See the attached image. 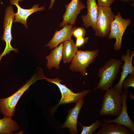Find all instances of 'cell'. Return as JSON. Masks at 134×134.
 Returning a JSON list of instances; mask_svg holds the SVG:
<instances>
[{
	"label": "cell",
	"mask_w": 134,
	"mask_h": 134,
	"mask_svg": "<svg viewBox=\"0 0 134 134\" xmlns=\"http://www.w3.org/2000/svg\"><path fill=\"white\" fill-rule=\"evenodd\" d=\"M121 1L126 2H128L132 1H133V0H119Z\"/></svg>",
	"instance_id": "26"
},
{
	"label": "cell",
	"mask_w": 134,
	"mask_h": 134,
	"mask_svg": "<svg viewBox=\"0 0 134 134\" xmlns=\"http://www.w3.org/2000/svg\"><path fill=\"white\" fill-rule=\"evenodd\" d=\"M101 123V129L94 134H134V133L126 126L115 123Z\"/></svg>",
	"instance_id": "16"
},
{
	"label": "cell",
	"mask_w": 134,
	"mask_h": 134,
	"mask_svg": "<svg viewBox=\"0 0 134 134\" xmlns=\"http://www.w3.org/2000/svg\"><path fill=\"white\" fill-rule=\"evenodd\" d=\"M131 22L130 19L123 18L119 12L115 15V18L112 23L110 32L108 36L109 39L112 38L116 39L113 46L115 50H120L123 34Z\"/></svg>",
	"instance_id": "7"
},
{
	"label": "cell",
	"mask_w": 134,
	"mask_h": 134,
	"mask_svg": "<svg viewBox=\"0 0 134 134\" xmlns=\"http://www.w3.org/2000/svg\"><path fill=\"white\" fill-rule=\"evenodd\" d=\"M89 38L88 37H81L76 38V46L78 47H80L84 45L87 42Z\"/></svg>",
	"instance_id": "23"
},
{
	"label": "cell",
	"mask_w": 134,
	"mask_h": 134,
	"mask_svg": "<svg viewBox=\"0 0 134 134\" xmlns=\"http://www.w3.org/2000/svg\"><path fill=\"white\" fill-rule=\"evenodd\" d=\"M86 31L83 27H81L76 28L73 31L72 35L76 38L81 37H85Z\"/></svg>",
	"instance_id": "22"
},
{
	"label": "cell",
	"mask_w": 134,
	"mask_h": 134,
	"mask_svg": "<svg viewBox=\"0 0 134 134\" xmlns=\"http://www.w3.org/2000/svg\"><path fill=\"white\" fill-rule=\"evenodd\" d=\"M129 91L128 89L123 91L121 94L122 100V108L119 115L113 119H105L103 123H114L124 125L134 133V122L129 117L127 112V100Z\"/></svg>",
	"instance_id": "10"
},
{
	"label": "cell",
	"mask_w": 134,
	"mask_h": 134,
	"mask_svg": "<svg viewBox=\"0 0 134 134\" xmlns=\"http://www.w3.org/2000/svg\"><path fill=\"white\" fill-rule=\"evenodd\" d=\"M134 56V52L132 51L131 53L129 49H127L126 54H122L121 55V58L124 62L123 65L121 67L122 70L118 82L113 87L121 94L123 91L122 85L124 80L129 74L134 75V67L132 64V60Z\"/></svg>",
	"instance_id": "11"
},
{
	"label": "cell",
	"mask_w": 134,
	"mask_h": 134,
	"mask_svg": "<svg viewBox=\"0 0 134 134\" xmlns=\"http://www.w3.org/2000/svg\"><path fill=\"white\" fill-rule=\"evenodd\" d=\"M103 97L100 115H111L117 117L122 108V100L121 93L113 87L105 91Z\"/></svg>",
	"instance_id": "3"
},
{
	"label": "cell",
	"mask_w": 134,
	"mask_h": 134,
	"mask_svg": "<svg viewBox=\"0 0 134 134\" xmlns=\"http://www.w3.org/2000/svg\"><path fill=\"white\" fill-rule=\"evenodd\" d=\"M84 102V100H80L76 103L75 106L69 110L66 120L61 128H67L71 134H76L78 131L77 128V118L80 110Z\"/></svg>",
	"instance_id": "13"
},
{
	"label": "cell",
	"mask_w": 134,
	"mask_h": 134,
	"mask_svg": "<svg viewBox=\"0 0 134 134\" xmlns=\"http://www.w3.org/2000/svg\"><path fill=\"white\" fill-rule=\"evenodd\" d=\"M129 87H134V75H128L123 80L122 88L124 90Z\"/></svg>",
	"instance_id": "21"
},
{
	"label": "cell",
	"mask_w": 134,
	"mask_h": 134,
	"mask_svg": "<svg viewBox=\"0 0 134 134\" xmlns=\"http://www.w3.org/2000/svg\"><path fill=\"white\" fill-rule=\"evenodd\" d=\"M19 127L11 117H5L0 119V133L12 134L13 132L18 130Z\"/></svg>",
	"instance_id": "19"
},
{
	"label": "cell",
	"mask_w": 134,
	"mask_h": 134,
	"mask_svg": "<svg viewBox=\"0 0 134 134\" xmlns=\"http://www.w3.org/2000/svg\"><path fill=\"white\" fill-rule=\"evenodd\" d=\"M96 0H87V13L81 16L83 25L86 28L91 26L95 31L97 24L98 12V5Z\"/></svg>",
	"instance_id": "14"
},
{
	"label": "cell",
	"mask_w": 134,
	"mask_h": 134,
	"mask_svg": "<svg viewBox=\"0 0 134 134\" xmlns=\"http://www.w3.org/2000/svg\"><path fill=\"white\" fill-rule=\"evenodd\" d=\"M129 97L131 100H134V96L132 94H130L129 95Z\"/></svg>",
	"instance_id": "27"
},
{
	"label": "cell",
	"mask_w": 134,
	"mask_h": 134,
	"mask_svg": "<svg viewBox=\"0 0 134 134\" xmlns=\"http://www.w3.org/2000/svg\"><path fill=\"white\" fill-rule=\"evenodd\" d=\"M98 5L110 7L115 0H97Z\"/></svg>",
	"instance_id": "24"
},
{
	"label": "cell",
	"mask_w": 134,
	"mask_h": 134,
	"mask_svg": "<svg viewBox=\"0 0 134 134\" xmlns=\"http://www.w3.org/2000/svg\"><path fill=\"white\" fill-rule=\"evenodd\" d=\"M82 128L81 134H92L100 126L101 122L98 120H97L91 125L86 126L83 125L81 123H78Z\"/></svg>",
	"instance_id": "20"
},
{
	"label": "cell",
	"mask_w": 134,
	"mask_h": 134,
	"mask_svg": "<svg viewBox=\"0 0 134 134\" xmlns=\"http://www.w3.org/2000/svg\"><path fill=\"white\" fill-rule=\"evenodd\" d=\"M45 79L50 83L56 84L59 89L62 95V97L60 102L52 109L53 112L55 111L60 104L76 103L80 100L83 99L84 97L91 91V90L88 89L80 93H74L65 85L61 84L60 82L62 80L60 79L59 78L50 79L45 77Z\"/></svg>",
	"instance_id": "6"
},
{
	"label": "cell",
	"mask_w": 134,
	"mask_h": 134,
	"mask_svg": "<svg viewBox=\"0 0 134 134\" xmlns=\"http://www.w3.org/2000/svg\"><path fill=\"white\" fill-rule=\"evenodd\" d=\"M63 43H62L46 56L47 61L46 66L48 70L53 67L58 69H60V64L63 58Z\"/></svg>",
	"instance_id": "17"
},
{
	"label": "cell",
	"mask_w": 134,
	"mask_h": 134,
	"mask_svg": "<svg viewBox=\"0 0 134 134\" xmlns=\"http://www.w3.org/2000/svg\"><path fill=\"white\" fill-rule=\"evenodd\" d=\"M14 14L12 6L9 5L7 7L5 10L3 26V34L2 37V40L5 42L6 46L4 51L0 55V61L3 56L9 54L11 51L19 52L17 49L13 48L11 44L12 39L11 29L12 23L14 22Z\"/></svg>",
	"instance_id": "8"
},
{
	"label": "cell",
	"mask_w": 134,
	"mask_h": 134,
	"mask_svg": "<svg viewBox=\"0 0 134 134\" xmlns=\"http://www.w3.org/2000/svg\"><path fill=\"white\" fill-rule=\"evenodd\" d=\"M66 11L63 16V21L61 23V27L69 24L74 25L77 17L81 10L86 8L81 0H72L68 4L65 6Z\"/></svg>",
	"instance_id": "9"
},
{
	"label": "cell",
	"mask_w": 134,
	"mask_h": 134,
	"mask_svg": "<svg viewBox=\"0 0 134 134\" xmlns=\"http://www.w3.org/2000/svg\"><path fill=\"white\" fill-rule=\"evenodd\" d=\"M122 64L121 60L111 58L107 61L98 71L99 83L94 89L106 91L112 87Z\"/></svg>",
	"instance_id": "2"
},
{
	"label": "cell",
	"mask_w": 134,
	"mask_h": 134,
	"mask_svg": "<svg viewBox=\"0 0 134 134\" xmlns=\"http://www.w3.org/2000/svg\"><path fill=\"white\" fill-rule=\"evenodd\" d=\"M11 4L15 5L17 8V12L14 13V22H18L23 24L26 28H28L27 19L28 17L34 12L41 11L44 10L45 8V5L39 7L38 4L34 5L32 7L29 9L22 8L19 4V1H22V0H10Z\"/></svg>",
	"instance_id": "12"
},
{
	"label": "cell",
	"mask_w": 134,
	"mask_h": 134,
	"mask_svg": "<svg viewBox=\"0 0 134 134\" xmlns=\"http://www.w3.org/2000/svg\"><path fill=\"white\" fill-rule=\"evenodd\" d=\"M99 53L98 49L78 50L71 61L69 69L71 71L80 73L83 76H86L87 74V67L94 62Z\"/></svg>",
	"instance_id": "4"
},
{
	"label": "cell",
	"mask_w": 134,
	"mask_h": 134,
	"mask_svg": "<svg viewBox=\"0 0 134 134\" xmlns=\"http://www.w3.org/2000/svg\"><path fill=\"white\" fill-rule=\"evenodd\" d=\"M63 43V62L64 63H69L78 51V47L71 39Z\"/></svg>",
	"instance_id": "18"
},
{
	"label": "cell",
	"mask_w": 134,
	"mask_h": 134,
	"mask_svg": "<svg viewBox=\"0 0 134 134\" xmlns=\"http://www.w3.org/2000/svg\"><path fill=\"white\" fill-rule=\"evenodd\" d=\"M115 18V15L110 7L98 5L95 35L103 38L108 36L112 23Z\"/></svg>",
	"instance_id": "5"
},
{
	"label": "cell",
	"mask_w": 134,
	"mask_h": 134,
	"mask_svg": "<svg viewBox=\"0 0 134 134\" xmlns=\"http://www.w3.org/2000/svg\"><path fill=\"white\" fill-rule=\"evenodd\" d=\"M73 25L67 24L59 31H56L51 39L46 45V47H49L51 49H53L57 46L60 43L67 40L71 39L73 30L76 28L73 27Z\"/></svg>",
	"instance_id": "15"
},
{
	"label": "cell",
	"mask_w": 134,
	"mask_h": 134,
	"mask_svg": "<svg viewBox=\"0 0 134 134\" xmlns=\"http://www.w3.org/2000/svg\"><path fill=\"white\" fill-rule=\"evenodd\" d=\"M51 2L50 4L48 7V9L50 10L51 9L52 7V6L54 5V2L55 1V0H50Z\"/></svg>",
	"instance_id": "25"
},
{
	"label": "cell",
	"mask_w": 134,
	"mask_h": 134,
	"mask_svg": "<svg viewBox=\"0 0 134 134\" xmlns=\"http://www.w3.org/2000/svg\"><path fill=\"white\" fill-rule=\"evenodd\" d=\"M45 77L41 68L38 69L32 77L27 81L15 93L4 99L0 98V111L4 117H12L15 112V107L18 102L24 93L31 85L39 80L45 79Z\"/></svg>",
	"instance_id": "1"
}]
</instances>
